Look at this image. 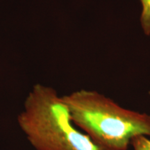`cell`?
<instances>
[{
    "mask_svg": "<svg viewBox=\"0 0 150 150\" xmlns=\"http://www.w3.org/2000/svg\"><path fill=\"white\" fill-rule=\"evenodd\" d=\"M17 122L35 150H98L74 125L63 96L52 87L33 86Z\"/></svg>",
    "mask_w": 150,
    "mask_h": 150,
    "instance_id": "cell-2",
    "label": "cell"
},
{
    "mask_svg": "<svg viewBox=\"0 0 150 150\" xmlns=\"http://www.w3.org/2000/svg\"><path fill=\"white\" fill-rule=\"evenodd\" d=\"M142 6L140 24L145 35H150V0H140Z\"/></svg>",
    "mask_w": 150,
    "mask_h": 150,
    "instance_id": "cell-3",
    "label": "cell"
},
{
    "mask_svg": "<svg viewBox=\"0 0 150 150\" xmlns=\"http://www.w3.org/2000/svg\"><path fill=\"white\" fill-rule=\"evenodd\" d=\"M134 150H150V138L145 136H136L131 141Z\"/></svg>",
    "mask_w": 150,
    "mask_h": 150,
    "instance_id": "cell-4",
    "label": "cell"
},
{
    "mask_svg": "<svg viewBox=\"0 0 150 150\" xmlns=\"http://www.w3.org/2000/svg\"><path fill=\"white\" fill-rule=\"evenodd\" d=\"M72 122L98 150H127L136 136L150 138V115L124 108L95 91L63 96Z\"/></svg>",
    "mask_w": 150,
    "mask_h": 150,
    "instance_id": "cell-1",
    "label": "cell"
}]
</instances>
